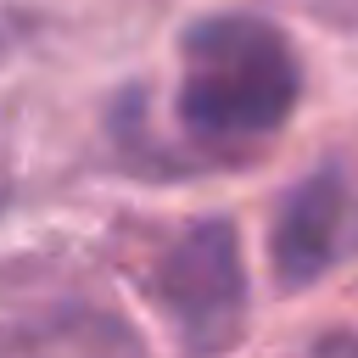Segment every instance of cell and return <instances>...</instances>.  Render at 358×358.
Returning a JSON list of instances; mask_svg holds the SVG:
<instances>
[{
	"instance_id": "7",
	"label": "cell",
	"mask_w": 358,
	"mask_h": 358,
	"mask_svg": "<svg viewBox=\"0 0 358 358\" xmlns=\"http://www.w3.org/2000/svg\"><path fill=\"white\" fill-rule=\"evenodd\" d=\"M308 358H358V324H341V330H324V336H313Z\"/></svg>"
},
{
	"instance_id": "5",
	"label": "cell",
	"mask_w": 358,
	"mask_h": 358,
	"mask_svg": "<svg viewBox=\"0 0 358 358\" xmlns=\"http://www.w3.org/2000/svg\"><path fill=\"white\" fill-rule=\"evenodd\" d=\"M106 134H112V151L134 168V173H157V179H173V173H201L190 157L196 151H173L168 140L151 134V117H145V84H129L117 90L112 112H106ZM207 162V157H201ZM213 168V162H207Z\"/></svg>"
},
{
	"instance_id": "9",
	"label": "cell",
	"mask_w": 358,
	"mask_h": 358,
	"mask_svg": "<svg viewBox=\"0 0 358 358\" xmlns=\"http://www.w3.org/2000/svg\"><path fill=\"white\" fill-rule=\"evenodd\" d=\"M352 224H347V241H341V252H358V213H347Z\"/></svg>"
},
{
	"instance_id": "3",
	"label": "cell",
	"mask_w": 358,
	"mask_h": 358,
	"mask_svg": "<svg viewBox=\"0 0 358 358\" xmlns=\"http://www.w3.org/2000/svg\"><path fill=\"white\" fill-rule=\"evenodd\" d=\"M347 213H352V185L341 162H324L313 173H302L285 201L274 207L268 224V268L280 291H308L313 280L330 274V263L341 257L347 241Z\"/></svg>"
},
{
	"instance_id": "6",
	"label": "cell",
	"mask_w": 358,
	"mask_h": 358,
	"mask_svg": "<svg viewBox=\"0 0 358 358\" xmlns=\"http://www.w3.org/2000/svg\"><path fill=\"white\" fill-rule=\"evenodd\" d=\"M308 17H319L324 28H341V34H358V0H296Z\"/></svg>"
},
{
	"instance_id": "4",
	"label": "cell",
	"mask_w": 358,
	"mask_h": 358,
	"mask_svg": "<svg viewBox=\"0 0 358 358\" xmlns=\"http://www.w3.org/2000/svg\"><path fill=\"white\" fill-rule=\"evenodd\" d=\"M0 358H151L145 341L95 302H56L0 341Z\"/></svg>"
},
{
	"instance_id": "1",
	"label": "cell",
	"mask_w": 358,
	"mask_h": 358,
	"mask_svg": "<svg viewBox=\"0 0 358 358\" xmlns=\"http://www.w3.org/2000/svg\"><path fill=\"white\" fill-rule=\"evenodd\" d=\"M179 90L173 117L190 151L207 162L246 157L274 140L302 106L308 73L296 39L257 11H207L179 34Z\"/></svg>"
},
{
	"instance_id": "2",
	"label": "cell",
	"mask_w": 358,
	"mask_h": 358,
	"mask_svg": "<svg viewBox=\"0 0 358 358\" xmlns=\"http://www.w3.org/2000/svg\"><path fill=\"white\" fill-rule=\"evenodd\" d=\"M151 302L168 313L185 358H224L241 347L252 280L241 229L224 213L190 218L151 263Z\"/></svg>"
},
{
	"instance_id": "8",
	"label": "cell",
	"mask_w": 358,
	"mask_h": 358,
	"mask_svg": "<svg viewBox=\"0 0 358 358\" xmlns=\"http://www.w3.org/2000/svg\"><path fill=\"white\" fill-rule=\"evenodd\" d=\"M28 34H34V17L0 0V62H6V56H11V50H17L22 39H28Z\"/></svg>"
}]
</instances>
